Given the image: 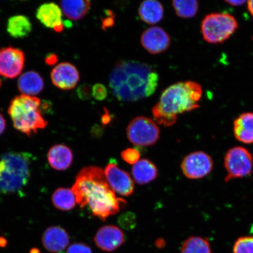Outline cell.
<instances>
[{
	"label": "cell",
	"mask_w": 253,
	"mask_h": 253,
	"mask_svg": "<svg viewBox=\"0 0 253 253\" xmlns=\"http://www.w3.org/2000/svg\"><path fill=\"white\" fill-rule=\"evenodd\" d=\"M72 190L77 204L82 208L88 206L94 216L102 220L119 213L126 204L124 199L116 197L103 170L99 167L82 169Z\"/></svg>",
	"instance_id": "6da1fadb"
},
{
	"label": "cell",
	"mask_w": 253,
	"mask_h": 253,
	"mask_svg": "<svg viewBox=\"0 0 253 253\" xmlns=\"http://www.w3.org/2000/svg\"><path fill=\"white\" fill-rule=\"evenodd\" d=\"M203 90L194 81L178 82L166 88L160 102L153 109L155 121L165 126H172L180 114L199 108Z\"/></svg>",
	"instance_id": "7a4b0ae2"
},
{
	"label": "cell",
	"mask_w": 253,
	"mask_h": 253,
	"mask_svg": "<svg viewBox=\"0 0 253 253\" xmlns=\"http://www.w3.org/2000/svg\"><path fill=\"white\" fill-rule=\"evenodd\" d=\"M150 65L138 61L120 62L111 73L109 86L117 99L123 102H136L147 97Z\"/></svg>",
	"instance_id": "3957f363"
},
{
	"label": "cell",
	"mask_w": 253,
	"mask_h": 253,
	"mask_svg": "<svg viewBox=\"0 0 253 253\" xmlns=\"http://www.w3.org/2000/svg\"><path fill=\"white\" fill-rule=\"evenodd\" d=\"M41 100L36 96L21 94L11 101L8 109L14 127L31 137L45 128L47 121L41 112Z\"/></svg>",
	"instance_id": "277c9868"
},
{
	"label": "cell",
	"mask_w": 253,
	"mask_h": 253,
	"mask_svg": "<svg viewBox=\"0 0 253 253\" xmlns=\"http://www.w3.org/2000/svg\"><path fill=\"white\" fill-rule=\"evenodd\" d=\"M31 155L8 152L0 158V192L15 194L28 184L31 176Z\"/></svg>",
	"instance_id": "5b68a950"
},
{
	"label": "cell",
	"mask_w": 253,
	"mask_h": 253,
	"mask_svg": "<svg viewBox=\"0 0 253 253\" xmlns=\"http://www.w3.org/2000/svg\"><path fill=\"white\" fill-rule=\"evenodd\" d=\"M237 28L236 19L227 12H215L206 15L201 24L204 40L213 44L223 43L228 40Z\"/></svg>",
	"instance_id": "8992f818"
},
{
	"label": "cell",
	"mask_w": 253,
	"mask_h": 253,
	"mask_svg": "<svg viewBox=\"0 0 253 253\" xmlns=\"http://www.w3.org/2000/svg\"><path fill=\"white\" fill-rule=\"evenodd\" d=\"M160 131L156 123L146 117L132 119L126 128V135L131 143L138 147H149L156 143Z\"/></svg>",
	"instance_id": "52a82bcc"
},
{
	"label": "cell",
	"mask_w": 253,
	"mask_h": 253,
	"mask_svg": "<svg viewBox=\"0 0 253 253\" xmlns=\"http://www.w3.org/2000/svg\"><path fill=\"white\" fill-rule=\"evenodd\" d=\"M224 166L227 172L226 182L233 179L245 178L251 175L253 172V157L246 148L233 147L224 156Z\"/></svg>",
	"instance_id": "ba28073f"
},
{
	"label": "cell",
	"mask_w": 253,
	"mask_h": 253,
	"mask_svg": "<svg viewBox=\"0 0 253 253\" xmlns=\"http://www.w3.org/2000/svg\"><path fill=\"white\" fill-rule=\"evenodd\" d=\"M181 167L186 178L199 179L211 173L213 169V161L210 155L205 152L195 151L183 158Z\"/></svg>",
	"instance_id": "9c48e42d"
},
{
	"label": "cell",
	"mask_w": 253,
	"mask_h": 253,
	"mask_svg": "<svg viewBox=\"0 0 253 253\" xmlns=\"http://www.w3.org/2000/svg\"><path fill=\"white\" fill-rule=\"evenodd\" d=\"M25 56L23 50L12 46L0 49V76L14 79L23 71Z\"/></svg>",
	"instance_id": "30bf717a"
},
{
	"label": "cell",
	"mask_w": 253,
	"mask_h": 253,
	"mask_svg": "<svg viewBox=\"0 0 253 253\" xmlns=\"http://www.w3.org/2000/svg\"><path fill=\"white\" fill-rule=\"evenodd\" d=\"M104 172L114 191L123 197H129L133 194L134 183L128 172L120 169L115 163L107 164Z\"/></svg>",
	"instance_id": "8fae6325"
},
{
	"label": "cell",
	"mask_w": 253,
	"mask_h": 253,
	"mask_svg": "<svg viewBox=\"0 0 253 253\" xmlns=\"http://www.w3.org/2000/svg\"><path fill=\"white\" fill-rule=\"evenodd\" d=\"M126 240L124 232L118 227L104 226L98 230L94 237L95 245L106 252H113L121 247Z\"/></svg>",
	"instance_id": "7c38bea8"
},
{
	"label": "cell",
	"mask_w": 253,
	"mask_h": 253,
	"mask_svg": "<svg viewBox=\"0 0 253 253\" xmlns=\"http://www.w3.org/2000/svg\"><path fill=\"white\" fill-rule=\"evenodd\" d=\"M50 79L56 87L63 90H70L77 86L80 75L75 65L69 62H62L53 68Z\"/></svg>",
	"instance_id": "4fadbf2b"
},
{
	"label": "cell",
	"mask_w": 253,
	"mask_h": 253,
	"mask_svg": "<svg viewBox=\"0 0 253 253\" xmlns=\"http://www.w3.org/2000/svg\"><path fill=\"white\" fill-rule=\"evenodd\" d=\"M142 46L151 54H159L165 52L170 44V39L167 32L160 27L148 28L141 36Z\"/></svg>",
	"instance_id": "5bb4252c"
},
{
	"label": "cell",
	"mask_w": 253,
	"mask_h": 253,
	"mask_svg": "<svg viewBox=\"0 0 253 253\" xmlns=\"http://www.w3.org/2000/svg\"><path fill=\"white\" fill-rule=\"evenodd\" d=\"M62 11L54 2H46L37 9L36 17L44 27L62 33L64 30L62 21Z\"/></svg>",
	"instance_id": "9a60e30c"
},
{
	"label": "cell",
	"mask_w": 253,
	"mask_h": 253,
	"mask_svg": "<svg viewBox=\"0 0 253 253\" xmlns=\"http://www.w3.org/2000/svg\"><path fill=\"white\" fill-rule=\"evenodd\" d=\"M42 242L47 251L59 253L68 248L70 238L68 232L62 227L53 226L48 227L44 232Z\"/></svg>",
	"instance_id": "2e32d148"
},
{
	"label": "cell",
	"mask_w": 253,
	"mask_h": 253,
	"mask_svg": "<svg viewBox=\"0 0 253 253\" xmlns=\"http://www.w3.org/2000/svg\"><path fill=\"white\" fill-rule=\"evenodd\" d=\"M47 158L53 169L61 171L70 168L74 156L72 150L66 145L57 144L50 148Z\"/></svg>",
	"instance_id": "e0dca14e"
},
{
	"label": "cell",
	"mask_w": 253,
	"mask_h": 253,
	"mask_svg": "<svg viewBox=\"0 0 253 253\" xmlns=\"http://www.w3.org/2000/svg\"><path fill=\"white\" fill-rule=\"evenodd\" d=\"M44 81L39 73L30 71L24 73L19 78L18 87L22 94L36 96L44 88Z\"/></svg>",
	"instance_id": "ac0fdd59"
},
{
	"label": "cell",
	"mask_w": 253,
	"mask_h": 253,
	"mask_svg": "<svg viewBox=\"0 0 253 253\" xmlns=\"http://www.w3.org/2000/svg\"><path fill=\"white\" fill-rule=\"evenodd\" d=\"M235 138L242 143H253V113H245L239 116L233 123Z\"/></svg>",
	"instance_id": "d6986e66"
},
{
	"label": "cell",
	"mask_w": 253,
	"mask_h": 253,
	"mask_svg": "<svg viewBox=\"0 0 253 253\" xmlns=\"http://www.w3.org/2000/svg\"><path fill=\"white\" fill-rule=\"evenodd\" d=\"M158 169L150 160L142 159L132 168V175L139 185H145L154 181L158 176Z\"/></svg>",
	"instance_id": "ffe728a7"
},
{
	"label": "cell",
	"mask_w": 253,
	"mask_h": 253,
	"mask_svg": "<svg viewBox=\"0 0 253 253\" xmlns=\"http://www.w3.org/2000/svg\"><path fill=\"white\" fill-rule=\"evenodd\" d=\"M33 30L30 18L24 15H15L9 18L7 31L9 36L15 39L27 37Z\"/></svg>",
	"instance_id": "44dd1931"
},
{
	"label": "cell",
	"mask_w": 253,
	"mask_h": 253,
	"mask_svg": "<svg viewBox=\"0 0 253 253\" xmlns=\"http://www.w3.org/2000/svg\"><path fill=\"white\" fill-rule=\"evenodd\" d=\"M164 9L162 4L156 0H147L141 3L138 14L141 20L148 24H156L162 20Z\"/></svg>",
	"instance_id": "7402d4cb"
},
{
	"label": "cell",
	"mask_w": 253,
	"mask_h": 253,
	"mask_svg": "<svg viewBox=\"0 0 253 253\" xmlns=\"http://www.w3.org/2000/svg\"><path fill=\"white\" fill-rule=\"evenodd\" d=\"M91 2L87 0H75V1H62L61 7L63 14L70 20H80L89 11Z\"/></svg>",
	"instance_id": "603a6c76"
},
{
	"label": "cell",
	"mask_w": 253,
	"mask_h": 253,
	"mask_svg": "<svg viewBox=\"0 0 253 253\" xmlns=\"http://www.w3.org/2000/svg\"><path fill=\"white\" fill-rule=\"evenodd\" d=\"M52 202L57 210L62 211H71L77 204L72 189L66 188L56 189L52 195Z\"/></svg>",
	"instance_id": "cb8c5ba5"
},
{
	"label": "cell",
	"mask_w": 253,
	"mask_h": 253,
	"mask_svg": "<svg viewBox=\"0 0 253 253\" xmlns=\"http://www.w3.org/2000/svg\"><path fill=\"white\" fill-rule=\"evenodd\" d=\"M181 253H212L209 240L200 236H191L183 243Z\"/></svg>",
	"instance_id": "d4e9b609"
},
{
	"label": "cell",
	"mask_w": 253,
	"mask_h": 253,
	"mask_svg": "<svg viewBox=\"0 0 253 253\" xmlns=\"http://www.w3.org/2000/svg\"><path fill=\"white\" fill-rule=\"evenodd\" d=\"M172 4L177 15L183 18L194 17L198 11V2L195 0H176Z\"/></svg>",
	"instance_id": "484cf974"
},
{
	"label": "cell",
	"mask_w": 253,
	"mask_h": 253,
	"mask_svg": "<svg viewBox=\"0 0 253 253\" xmlns=\"http://www.w3.org/2000/svg\"><path fill=\"white\" fill-rule=\"evenodd\" d=\"M233 253H253V236H243L233 245Z\"/></svg>",
	"instance_id": "4316f807"
},
{
	"label": "cell",
	"mask_w": 253,
	"mask_h": 253,
	"mask_svg": "<svg viewBox=\"0 0 253 253\" xmlns=\"http://www.w3.org/2000/svg\"><path fill=\"white\" fill-rule=\"evenodd\" d=\"M121 157L126 163L134 165L140 160V153L135 148H129L122 152Z\"/></svg>",
	"instance_id": "83f0119b"
},
{
	"label": "cell",
	"mask_w": 253,
	"mask_h": 253,
	"mask_svg": "<svg viewBox=\"0 0 253 253\" xmlns=\"http://www.w3.org/2000/svg\"><path fill=\"white\" fill-rule=\"evenodd\" d=\"M119 223L120 226L126 229H132L135 226L136 217L131 212H126L119 217Z\"/></svg>",
	"instance_id": "f1b7e54d"
},
{
	"label": "cell",
	"mask_w": 253,
	"mask_h": 253,
	"mask_svg": "<svg viewBox=\"0 0 253 253\" xmlns=\"http://www.w3.org/2000/svg\"><path fill=\"white\" fill-rule=\"evenodd\" d=\"M158 80H159V77H158L157 73L153 71L151 73L149 79H148L146 91L147 97L151 96L156 91Z\"/></svg>",
	"instance_id": "f546056e"
},
{
	"label": "cell",
	"mask_w": 253,
	"mask_h": 253,
	"mask_svg": "<svg viewBox=\"0 0 253 253\" xmlns=\"http://www.w3.org/2000/svg\"><path fill=\"white\" fill-rule=\"evenodd\" d=\"M66 253H93L90 246L85 243H76L68 247Z\"/></svg>",
	"instance_id": "4dcf8cb0"
},
{
	"label": "cell",
	"mask_w": 253,
	"mask_h": 253,
	"mask_svg": "<svg viewBox=\"0 0 253 253\" xmlns=\"http://www.w3.org/2000/svg\"><path fill=\"white\" fill-rule=\"evenodd\" d=\"M77 93L79 99L83 100H89L92 96V87L88 84H82L78 87Z\"/></svg>",
	"instance_id": "1f68e13d"
},
{
	"label": "cell",
	"mask_w": 253,
	"mask_h": 253,
	"mask_svg": "<svg viewBox=\"0 0 253 253\" xmlns=\"http://www.w3.org/2000/svg\"><path fill=\"white\" fill-rule=\"evenodd\" d=\"M108 94L107 89L104 85L101 84H97L92 87V96L95 99L102 101L106 99Z\"/></svg>",
	"instance_id": "d6a6232c"
},
{
	"label": "cell",
	"mask_w": 253,
	"mask_h": 253,
	"mask_svg": "<svg viewBox=\"0 0 253 253\" xmlns=\"http://www.w3.org/2000/svg\"><path fill=\"white\" fill-rule=\"evenodd\" d=\"M58 61V57L53 53H50L47 55L45 58L46 64L49 65H53Z\"/></svg>",
	"instance_id": "836d02e7"
},
{
	"label": "cell",
	"mask_w": 253,
	"mask_h": 253,
	"mask_svg": "<svg viewBox=\"0 0 253 253\" xmlns=\"http://www.w3.org/2000/svg\"><path fill=\"white\" fill-rule=\"evenodd\" d=\"M6 122L2 114L0 112V136H1L5 130Z\"/></svg>",
	"instance_id": "e575fe53"
},
{
	"label": "cell",
	"mask_w": 253,
	"mask_h": 253,
	"mask_svg": "<svg viewBox=\"0 0 253 253\" xmlns=\"http://www.w3.org/2000/svg\"><path fill=\"white\" fill-rule=\"evenodd\" d=\"M227 3H228L231 5L233 6H239L242 5L243 4H245L246 2V1H226Z\"/></svg>",
	"instance_id": "d590c367"
},
{
	"label": "cell",
	"mask_w": 253,
	"mask_h": 253,
	"mask_svg": "<svg viewBox=\"0 0 253 253\" xmlns=\"http://www.w3.org/2000/svg\"><path fill=\"white\" fill-rule=\"evenodd\" d=\"M248 8L250 13H251L253 17V0H250V1H248Z\"/></svg>",
	"instance_id": "8d00e7d4"
},
{
	"label": "cell",
	"mask_w": 253,
	"mask_h": 253,
	"mask_svg": "<svg viewBox=\"0 0 253 253\" xmlns=\"http://www.w3.org/2000/svg\"><path fill=\"white\" fill-rule=\"evenodd\" d=\"M161 240L162 239H160V240H158V241H157L156 242V245H158L159 246V248H161V246H164V245H165V242L163 241L162 243H161Z\"/></svg>",
	"instance_id": "74e56055"
},
{
	"label": "cell",
	"mask_w": 253,
	"mask_h": 253,
	"mask_svg": "<svg viewBox=\"0 0 253 253\" xmlns=\"http://www.w3.org/2000/svg\"><path fill=\"white\" fill-rule=\"evenodd\" d=\"M31 253H40V251H39V249H34L32 250V251L30 252Z\"/></svg>",
	"instance_id": "f35d334b"
},
{
	"label": "cell",
	"mask_w": 253,
	"mask_h": 253,
	"mask_svg": "<svg viewBox=\"0 0 253 253\" xmlns=\"http://www.w3.org/2000/svg\"><path fill=\"white\" fill-rule=\"evenodd\" d=\"M2 81H1V79H0V88H1V86H2Z\"/></svg>",
	"instance_id": "ab89813d"
},
{
	"label": "cell",
	"mask_w": 253,
	"mask_h": 253,
	"mask_svg": "<svg viewBox=\"0 0 253 253\" xmlns=\"http://www.w3.org/2000/svg\"></svg>",
	"instance_id": "60d3db41"
}]
</instances>
